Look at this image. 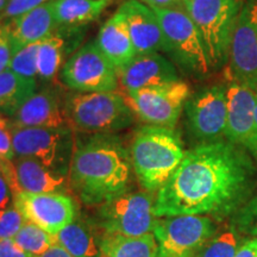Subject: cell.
Returning <instances> with one entry per match:
<instances>
[{"instance_id":"1","label":"cell","mask_w":257,"mask_h":257,"mask_svg":"<svg viewBox=\"0 0 257 257\" xmlns=\"http://www.w3.org/2000/svg\"><path fill=\"white\" fill-rule=\"evenodd\" d=\"M256 167L242 148L224 142L201 143L186 152L181 165L157 191L156 218L232 217L252 197Z\"/></svg>"},{"instance_id":"2","label":"cell","mask_w":257,"mask_h":257,"mask_svg":"<svg viewBox=\"0 0 257 257\" xmlns=\"http://www.w3.org/2000/svg\"><path fill=\"white\" fill-rule=\"evenodd\" d=\"M130 154L118 137L96 134L76 143L69 167V187L88 206H100L127 192Z\"/></svg>"},{"instance_id":"3","label":"cell","mask_w":257,"mask_h":257,"mask_svg":"<svg viewBox=\"0 0 257 257\" xmlns=\"http://www.w3.org/2000/svg\"><path fill=\"white\" fill-rule=\"evenodd\" d=\"M184 143L174 128L147 125L133 138L130 157L140 185L155 192L168 181L185 157Z\"/></svg>"},{"instance_id":"4","label":"cell","mask_w":257,"mask_h":257,"mask_svg":"<svg viewBox=\"0 0 257 257\" xmlns=\"http://www.w3.org/2000/svg\"><path fill=\"white\" fill-rule=\"evenodd\" d=\"M67 121L83 133L110 134L133 124L135 113L126 96L112 92H76L63 105Z\"/></svg>"},{"instance_id":"5","label":"cell","mask_w":257,"mask_h":257,"mask_svg":"<svg viewBox=\"0 0 257 257\" xmlns=\"http://www.w3.org/2000/svg\"><path fill=\"white\" fill-rule=\"evenodd\" d=\"M245 0H185L192 21L200 32L212 68L227 62L231 37Z\"/></svg>"},{"instance_id":"6","label":"cell","mask_w":257,"mask_h":257,"mask_svg":"<svg viewBox=\"0 0 257 257\" xmlns=\"http://www.w3.org/2000/svg\"><path fill=\"white\" fill-rule=\"evenodd\" d=\"M166 43V53L173 56L186 72L206 76L212 69L210 57L197 25L186 8L154 10Z\"/></svg>"},{"instance_id":"7","label":"cell","mask_w":257,"mask_h":257,"mask_svg":"<svg viewBox=\"0 0 257 257\" xmlns=\"http://www.w3.org/2000/svg\"><path fill=\"white\" fill-rule=\"evenodd\" d=\"M16 157H28L63 175L69 174L74 153L70 127H21L12 125Z\"/></svg>"},{"instance_id":"8","label":"cell","mask_w":257,"mask_h":257,"mask_svg":"<svg viewBox=\"0 0 257 257\" xmlns=\"http://www.w3.org/2000/svg\"><path fill=\"white\" fill-rule=\"evenodd\" d=\"M216 232V223L207 216L157 218L153 229L156 257H197Z\"/></svg>"},{"instance_id":"9","label":"cell","mask_w":257,"mask_h":257,"mask_svg":"<svg viewBox=\"0 0 257 257\" xmlns=\"http://www.w3.org/2000/svg\"><path fill=\"white\" fill-rule=\"evenodd\" d=\"M154 202L155 200L148 193L126 192L100 205L98 224L102 234L141 237L153 233L157 219Z\"/></svg>"},{"instance_id":"10","label":"cell","mask_w":257,"mask_h":257,"mask_svg":"<svg viewBox=\"0 0 257 257\" xmlns=\"http://www.w3.org/2000/svg\"><path fill=\"white\" fill-rule=\"evenodd\" d=\"M189 96V86L180 79L126 93L128 105L141 120L170 128L175 127Z\"/></svg>"},{"instance_id":"11","label":"cell","mask_w":257,"mask_h":257,"mask_svg":"<svg viewBox=\"0 0 257 257\" xmlns=\"http://www.w3.org/2000/svg\"><path fill=\"white\" fill-rule=\"evenodd\" d=\"M61 79L76 92H112L117 89L118 72L95 41L88 42L64 63Z\"/></svg>"},{"instance_id":"12","label":"cell","mask_w":257,"mask_h":257,"mask_svg":"<svg viewBox=\"0 0 257 257\" xmlns=\"http://www.w3.org/2000/svg\"><path fill=\"white\" fill-rule=\"evenodd\" d=\"M191 134L202 143L221 141L226 135V86L214 85L195 93L185 105Z\"/></svg>"},{"instance_id":"13","label":"cell","mask_w":257,"mask_h":257,"mask_svg":"<svg viewBox=\"0 0 257 257\" xmlns=\"http://www.w3.org/2000/svg\"><path fill=\"white\" fill-rule=\"evenodd\" d=\"M230 79L257 91V0H245L231 37Z\"/></svg>"},{"instance_id":"14","label":"cell","mask_w":257,"mask_h":257,"mask_svg":"<svg viewBox=\"0 0 257 257\" xmlns=\"http://www.w3.org/2000/svg\"><path fill=\"white\" fill-rule=\"evenodd\" d=\"M14 204L25 220L54 236L76 219L75 202L66 193L21 192Z\"/></svg>"},{"instance_id":"15","label":"cell","mask_w":257,"mask_h":257,"mask_svg":"<svg viewBox=\"0 0 257 257\" xmlns=\"http://www.w3.org/2000/svg\"><path fill=\"white\" fill-rule=\"evenodd\" d=\"M227 125L225 138L251 154L255 138V108L257 91L230 79L226 86Z\"/></svg>"},{"instance_id":"16","label":"cell","mask_w":257,"mask_h":257,"mask_svg":"<svg viewBox=\"0 0 257 257\" xmlns=\"http://www.w3.org/2000/svg\"><path fill=\"white\" fill-rule=\"evenodd\" d=\"M118 11L125 18L137 55L166 51L162 29L153 9L138 0H126Z\"/></svg>"},{"instance_id":"17","label":"cell","mask_w":257,"mask_h":257,"mask_svg":"<svg viewBox=\"0 0 257 257\" xmlns=\"http://www.w3.org/2000/svg\"><path fill=\"white\" fill-rule=\"evenodd\" d=\"M118 79L126 93L178 80L173 63L159 53L137 55L124 68L118 70Z\"/></svg>"},{"instance_id":"18","label":"cell","mask_w":257,"mask_h":257,"mask_svg":"<svg viewBox=\"0 0 257 257\" xmlns=\"http://www.w3.org/2000/svg\"><path fill=\"white\" fill-rule=\"evenodd\" d=\"M67 123L59 96L49 88L35 92L11 115V124L21 127H62Z\"/></svg>"},{"instance_id":"19","label":"cell","mask_w":257,"mask_h":257,"mask_svg":"<svg viewBox=\"0 0 257 257\" xmlns=\"http://www.w3.org/2000/svg\"><path fill=\"white\" fill-rule=\"evenodd\" d=\"M53 3L38 6L8 23L15 54L22 48L44 41L54 34L57 23Z\"/></svg>"},{"instance_id":"20","label":"cell","mask_w":257,"mask_h":257,"mask_svg":"<svg viewBox=\"0 0 257 257\" xmlns=\"http://www.w3.org/2000/svg\"><path fill=\"white\" fill-rule=\"evenodd\" d=\"M95 42L117 72L137 56L127 24L119 11L105 22L99 30Z\"/></svg>"},{"instance_id":"21","label":"cell","mask_w":257,"mask_h":257,"mask_svg":"<svg viewBox=\"0 0 257 257\" xmlns=\"http://www.w3.org/2000/svg\"><path fill=\"white\" fill-rule=\"evenodd\" d=\"M15 167L21 192L67 193L68 175H63L28 157H16Z\"/></svg>"},{"instance_id":"22","label":"cell","mask_w":257,"mask_h":257,"mask_svg":"<svg viewBox=\"0 0 257 257\" xmlns=\"http://www.w3.org/2000/svg\"><path fill=\"white\" fill-rule=\"evenodd\" d=\"M56 244L73 257H100L102 234L86 220L75 219L55 234Z\"/></svg>"},{"instance_id":"23","label":"cell","mask_w":257,"mask_h":257,"mask_svg":"<svg viewBox=\"0 0 257 257\" xmlns=\"http://www.w3.org/2000/svg\"><path fill=\"white\" fill-rule=\"evenodd\" d=\"M112 0H55L53 3L57 27L75 28L95 21Z\"/></svg>"},{"instance_id":"24","label":"cell","mask_w":257,"mask_h":257,"mask_svg":"<svg viewBox=\"0 0 257 257\" xmlns=\"http://www.w3.org/2000/svg\"><path fill=\"white\" fill-rule=\"evenodd\" d=\"M157 244L153 233L141 237L102 234L100 257H156Z\"/></svg>"},{"instance_id":"25","label":"cell","mask_w":257,"mask_h":257,"mask_svg":"<svg viewBox=\"0 0 257 257\" xmlns=\"http://www.w3.org/2000/svg\"><path fill=\"white\" fill-rule=\"evenodd\" d=\"M37 91L36 79H27L11 69L0 73V111L11 117Z\"/></svg>"},{"instance_id":"26","label":"cell","mask_w":257,"mask_h":257,"mask_svg":"<svg viewBox=\"0 0 257 257\" xmlns=\"http://www.w3.org/2000/svg\"><path fill=\"white\" fill-rule=\"evenodd\" d=\"M64 41L59 35H51L42 41L37 54V76L41 80H51L59 73L63 60Z\"/></svg>"},{"instance_id":"27","label":"cell","mask_w":257,"mask_h":257,"mask_svg":"<svg viewBox=\"0 0 257 257\" xmlns=\"http://www.w3.org/2000/svg\"><path fill=\"white\" fill-rule=\"evenodd\" d=\"M244 240L243 234L230 225L229 229L217 231L197 257H234Z\"/></svg>"},{"instance_id":"28","label":"cell","mask_w":257,"mask_h":257,"mask_svg":"<svg viewBox=\"0 0 257 257\" xmlns=\"http://www.w3.org/2000/svg\"><path fill=\"white\" fill-rule=\"evenodd\" d=\"M22 249L25 250L29 255L36 257L46 252L48 249L56 244L55 236L41 229L36 224L27 221L19 232L14 238Z\"/></svg>"},{"instance_id":"29","label":"cell","mask_w":257,"mask_h":257,"mask_svg":"<svg viewBox=\"0 0 257 257\" xmlns=\"http://www.w3.org/2000/svg\"><path fill=\"white\" fill-rule=\"evenodd\" d=\"M41 42L22 48L12 56L9 69L27 79L37 78V54Z\"/></svg>"},{"instance_id":"30","label":"cell","mask_w":257,"mask_h":257,"mask_svg":"<svg viewBox=\"0 0 257 257\" xmlns=\"http://www.w3.org/2000/svg\"><path fill=\"white\" fill-rule=\"evenodd\" d=\"M231 225L243 236L257 237V193L233 214Z\"/></svg>"},{"instance_id":"31","label":"cell","mask_w":257,"mask_h":257,"mask_svg":"<svg viewBox=\"0 0 257 257\" xmlns=\"http://www.w3.org/2000/svg\"><path fill=\"white\" fill-rule=\"evenodd\" d=\"M27 220L14 202L9 207L0 210V239L15 238Z\"/></svg>"},{"instance_id":"32","label":"cell","mask_w":257,"mask_h":257,"mask_svg":"<svg viewBox=\"0 0 257 257\" xmlns=\"http://www.w3.org/2000/svg\"><path fill=\"white\" fill-rule=\"evenodd\" d=\"M55 2V0H10L9 5L6 6L4 11L0 14V21L3 19H12L19 17L25 12L31 11V10L38 8L48 3Z\"/></svg>"},{"instance_id":"33","label":"cell","mask_w":257,"mask_h":257,"mask_svg":"<svg viewBox=\"0 0 257 257\" xmlns=\"http://www.w3.org/2000/svg\"><path fill=\"white\" fill-rule=\"evenodd\" d=\"M14 54V44L8 24L0 25V73L9 69Z\"/></svg>"},{"instance_id":"34","label":"cell","mask_w":257,"mask_h":257,"mask_svg":"<svg viewBox=\"0 0 257 257\" xmlns=\"http://www.w3.org/2000/svg\"><path fill=\"white\" fill-rule=\"evenodd\" d=\"M0 156L8 160L15 159L12 147V124L4 115L0 114Z\"/></svg>"},{"instance_id":"35","label":"cell","mask_w":257,"mask_h":257,"mask_svg":"<svg viewBox=\"0 0 257 257\" xmlns=\"http://www.w3.org/2000/svg\"><path fill=\"white\" fill-rule=\"evenodd\" d=\"M0 257H32L14 238L0 239Z\"/></svg>"},{"instance_id":"36","label":"cell","mask_w":257,"mask_h":257,"mask_svg":"<svg viewBox=\"0 0 257 257\" xmlns=\"http://www.w3.org/2000/svg\"><path fill=\"white\" fill-rule=\"evenodd\" d=\"M153 10H169L186 8L185 0H138Z\"/></svg>"},{"instance_id":"37","label":"cell","mask_w":257,"mask_h":257,"mask_svg":"<svg viewBox=\"0 0 257 257\" xmlns=\"http://www.w3.org/2000/svg\"><path fill=\"white\" fill-rule=\"evenodd\" d=\"M11 200H14L11 187L5 176L0 174V210L9 207L11 205Z\"/></svg>"},{"instance_id":"38","label":"cell","mask_w":257,"mask_h":257,"mask_svg":"<svg viewBox=\"0 0 257 257\" xmlns=\"http://www.w3.org/2000/svg\"><path fill=\"white\" fill-rule=\"evenodd\" d=\"M234 257H257V237L244 240Z\"/></svg>"},{"instance_id":"39","label":"cell","mask_w":257,"mask_h":257,"mask_svg":"<svg viewBox=\"0 0 257 257\" xmlns=\"http://www.w3.org/2000/svg\"><path fill=\"white\" fill-rule=\"evenodd\" d=\"M36 257H73V256L69 255V253L67 252L62 246H60L59 244H54V245L48 249L46 252H43L42 255H38Z\"/></svg>"},{"instance_id":"40","label":"cell","mask_w":257,"mask_h":257,"mask_svg":"<svg viewBox=\"0 0 257 257\" xmlns=\"http://www.w3.org/2000/svg\"><path fill=\"white\" fill-rule=\"evenodd\" d=\"M253 161L257 162V100H256V108H255V138H253V148L252 152L250 154Z\"/></svg>"},{"instance_id":"41","label":"cell","mask_w":257,"mask_h":257,"mask_svg":"<svg viewBox=\"0 0 257 257\" xmlns=\"http://www.w3.org/2000/svg\"><path fill=\"white\" fill-rule=\"evenodd\" d=\"M10 0H0V14L6 9V6L9 5Z\"/></svg>"},{"instance_id":"42","label":"cell","mask_w":257,"mask_h":257,"mask_svg":"<svg viewBox=\"0 0 257 257\" xmlns=\"http://www.w3.org/2000/svg\"><path fill=\"white\" fill-rule=\"evenodd\" d=\"M3 162H4V157L0 156V174H2V170H3Z\"/></svg>"}]
</instances>
